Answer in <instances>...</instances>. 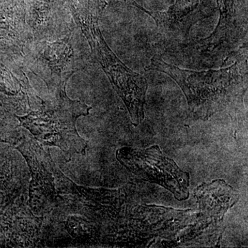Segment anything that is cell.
<instances>
[{"label": "cell", "mask_w": 248, "mask_h": 248, "mask_svg": "<svg viewBox=\"0 0 248 248\" xmlns=\"http://www.w3.org/2000/svg\"><path fill=\"white\" fill-rule=\"evenodd\" d=\"M120 157L127 169L143 180L163 186L178 201L188 199L190 174L165 156L159 146L141 150L124 148Z\"/></svg>", "instance_id": "277c9868"}, {"label": "cell", "mask_w": 248, "mask_h": 248, "mask_svg": "<svg viewBox=\"0 0 248 248\" xmlns=\"http://www.w3.org/2000/svg\"><path fill=\"white\" fill-rule=\"evenodd\" d=\"M91 109L79 100L70 99L66 86H62L38 110L17 118L21 125L43 144L58 147L68 154L84 155L88 141L78 133L76 122L81 116L89 115Z\"/></svg>", "instance_id": "7a4b0ae2"}, {"label": "cell", "mask_w": 248, "mask_h": 248, "mask_svg": "<svg viewBox=\"0 0 248 248\" xmlns=\"http://www.w3.org/2000/svg\"><path fill=\"white\" fill-rule=\"evenodd\" d=\"M41 65L50 70L51 84L54 87L66 86L67 81L75 73L74 55L68 40L45 44L38 54Z\"/></svg>", "instance_id": "ba28073f"}, {"label": "cell", "mask_w": 248, "mask_h": 248, "mask_svg": "<svg viewBox=\"0 0 248 248\" xmlns=\"http://www.w3.org/2000/svg\"><path fill=\"white\" fill-rule=\"evenodd\" d=\"M89 42L93 56L102 66L112 87L124 101L132 123L135 125L144 119V105L148 89L146 78L132 71L116 56L104 40L99 23L81 31Z\"/></svg>", "instance_id": "3957f363"}, {"label": "cell", "mask_w": 248, "mask_h": 248, "mask_svg": "<svg viewBox=\"0 0 248 248\" xmlns=\"http://www.w3.org/2000/svg\"><path fill=\"white\" fill-rule=\"evenodd\" d=\"M123 1L151 16L160 33L167 38L186 37L192 26L209 16L204 5L205 0H177L175 4L164 12L148 11L135 0Z\"/></svg>", "instance_id": "5b68a950"}, {"label": "cell", "mask_w": 248, "mask_h": 248, "mask_svg": "<svg viewBox=\"0 0 248 248\" xmlns=\"http://www.w3.org/2000/svg\"><path fill=\"white\" fill-rule=\"evenodd\" d=\"M220 11L218 25L211 35L201 41L196 48L215 53L231 48L241 40L247 29V22L240 16L238 0H217Z\"/></svg>", "instance_id": "8992f818"}, {"label": "cell", "mask_w": 248, "mask_h": 248, "mask_svg": "<svg viewBox=\"0 0 248 248\" xmlns=\"http://www.w3.org/2000/svg\"><path fill=\"white\" fill-rule=\"evenodd\" d=\"M148 69L170 77L182 89L191 111L201 117H208L228 102L244 79V62L237 61L219 70L193 71L182 69L159 58H153Z\"/></svg>", "instance_id": "6da1fadb"}, {"label": "cell", "mask_w": 248, "mask_h": 248, "mask_svg": "<svg viewBox=\"0 0 248 248\" xmlns=\"http://www.w3.org/2000/svg\"><path fill=\"white\" fill-rule=\"evenodd\" d=\"M195 194L202 213V229L208 228L210 225L220 224L228 209L237 200L232 187L223 180L203 184L197 187Z\"/></svg>", "instance_id": "52a82bcc"}]
</instances>
